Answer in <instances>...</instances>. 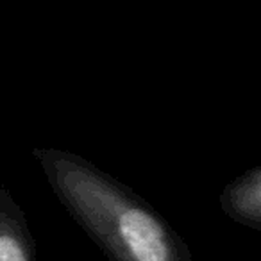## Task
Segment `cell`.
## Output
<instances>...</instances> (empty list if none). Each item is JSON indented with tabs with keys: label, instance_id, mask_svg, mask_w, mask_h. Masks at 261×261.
I'll list each match as a JSON object with an SVG mask.
<instances>
[{
	"label": "cell",
	"instance_id": "cell-1",
	"mask_svg": "<svg viewBox=\"0 0 261 261\" xmlns=\"http://www.w3.org/2000/svg\"><path fill=\"white\" fill-rule=\"evenodd\" d=\"M33 158L63 207L111 261H193L188 243L152 204L86 158L47 147H34Z\"/></svg>",
	"mask_w": 261,
	"mask_h": 261
},
{
	"label": "cell",
	"instance_id": "cell-3",
	"mask_svg": "<svg viewBox=\"0 0 261 261\" xmlns=\"http://www.w3.org/2000/svg\"><path fill=\"white\" fill-rule=\"evenodd\" d=\"M218 204L236 224L261 232V165L229 181L222 188Z\"/></svg>",
	"mask_w": 261,
	"mask_h": 261
},
{
	"label": "cell",
	"instance_id": "cell-2",
	"mask_svg": "<svg viewBox=\"0 0 261 261\" xmlns=\"http://www.w3.org/2000/svg\"><path fill=\"white\" fill-rule=\"evenodd\" d=\"M0 261H36V242L29 222L0 181Z\"/></svg>",
	"mask_w": 261,
	"mask_h": 261
}]
</instances>
